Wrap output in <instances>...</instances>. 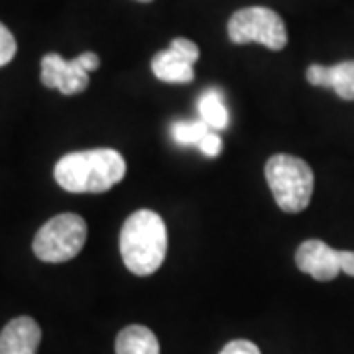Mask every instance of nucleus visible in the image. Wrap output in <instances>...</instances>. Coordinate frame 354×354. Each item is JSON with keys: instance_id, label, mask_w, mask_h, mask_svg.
<instances>
[{"instance_id": "1", "label": "nucleus", "mask_w": 354, "mask_h": 354, "mask_svg": "<svg viewBox=\"0 0 354 354\" xmlns=\"http://www.w3.org/2000/svg\"><path fill=\"white\" fill-rule=\"evenodd\" d=\"M127 176V162L120 152L95 148L64 156L53 169L62 189L69 193H104Z\"/></svg>"}, {"instance_id": "2", "label": "nucleus", "mask_w": 354, "mask_h": 354, "mask_svg": "<svg viewBox=\"0 0 354 354\" xmlns=\"http://www.w3.org/2000/svg\"><path fill=\"white\" fill-rule=\"evenodd\" d=\"M167 254V228L162 216L142 209L128 216L120 230V256L134 276H152Z\"/></svg>"}, {"instance_id": "3", "label": "nucleus", "mask_w": 354, "mask_h": 354, "mask_svg": "<svg viewBox=\"0 0 354 354\" xmlns=\"http://www.w3.org/2000/svg\"><path fill=\"white\" fill-rule=\"evenodd\" d=\"M266 181L283 213H301L309 207L315 177L309 164L290 153H276L266 162Z\"/></svg>"}, {"instance_id": "4", "label": "nucleus", "mask_w": 354, "mask_h": 354, "mask_svg": "<svg viewBox=\"0 0 354 354\" xmlns=\"http://www.w3.org/2000/svg\"><path fill=\"white\" fill-rule=\"evenodd\" d=\"M87 242V223L73 213H64L50 218L39 228L32 250L36 258L48 264H62L73 260Z\"/></svg>"}, {"instance_id": "5", "label": "nucleus", "mask_w": 354, "mask_h": 354, "mask_svg": "<svg viewBox=\"0 0 354 354\" xmlns=\"http://www.w3.org/2000/svg\"><path fill=\"white\" fill-rule=\"evenodd\" d=\"M232 44H262L268 50L279 51L288 46V28L276 10L266 6H248L230 16L227 26Z\"/></svg>"}, {"instance_id": "6", "label": "nucleus", "mask_w": 354, "mask_h": 354, "mask_svg": "<svg viewBox=\"0 0 354 354\" xmlns=\"http://www.w3.org/2000/svg\"><path fill=\"white\" fill-rule=\"evenodd\" d=\"M41 83L48 88H57L62 95H77L88 87V71L79 55L65 62L57 53H48L41 59Z\"/></svg>"}, {"instance_id": "7", "label": "nucleus", "mask_w": 354, "mask_h": 354, "mask_svg": "<svg viewBox=\"0 0 354 354\" xmlns=\"http://www.w3.org/2000/svg\"><path fill=\"white\" fill-rule=\"evenodd\" d=\"M295 264L299 272L311 276L317 281H333L341 274L339 250L330 248L327 242L305 241L295 252Z\"/></svg>"}, {"instance_id": "8", "label": "nucleus", "mask_w": 354, "mask_h": 354, "mask_svg": "<svg viewBox=\"0 0 354 354\" xmlns=\"http://www.w3.org/2000/svg\"><path fill=\"white\" fill-rule=\"evenodd\" d=\"M41 329L32 317H16L0 333V354H36Z\"/></svg>"}, {"instance_id": "9", "label": "nucleus", "mask_w": 354, "mask_h": 354, "mask_svg": "<svg viewBox=\"0 0 354 354\" xmlns=\"http://www.w3.org/2000/svg\"><path fill=\"white\" fill-rule=\"evenodd\" d=\"M193 65L187 57H183L181 53H177L174 48L156 53L152 59V71L164 83H177V85H185L195 79Z\"/></svg>"}, {"instance_id": "10", "label": "nucleus", "mask_w": 354, "mask_h": 354, "mask_svg": "<svg viewBox=\"0 0 354 354\" xmlns=\"http://www.w3.org/2000/svg\"><path fill=\"white\" fill-rule=\"evenodd\" d=\"M116 354H160V342L152 330L142 325H130L116 337Z\"/></svg>"}, {"instance_id": "11", "label": "nucleus", "mask_w": 354, "mask_h": 354, "mask_svg": "<svg viewBox=\"0 0 354 354\" xmlns=\"http://www.w3.org/2000/svg\"><path fill=\"white\" fill-rule=\"evenodd\" d=\"M197 109H199L201 120L211 130H225L228 127L227 104H225L223 95L215 88L203 93L197 102Z\"/></svg>"}, {"instance_id": "12", "label": "nucleus", "mask_w": 354, "mask_h": 354, "mask_svg": "<svg viewBox=\"0 0 354 354\" xmlns=\"http://www.w3.org/2000/svg\"><path fill=\"white\" fill-rule=\"evenodd\" d=\"M330 67H333V91L344 101H354V62H341Z\"/></svg>"}, {"instance_id": "13", "label": "nucleus", "mask_w": 354, "mask_h": 354, "mask_svg": "<svg viewBox=\"0 0 354 354\" xmlns=\"http://www.w3.org/2000/svg\"><path fill=\"white\" fill-rule=\"evenodd\" d=\"M211 132L203 120H191V122H177L171 128L174 140L181 146H199L201 140Z\"/></svg>"}, {"instance_id": "14", "label": "nucleus", "mask_w": 354, "mask_h": 354, "mask_svg": "<svg viewBox=\"0 0 354 354\" xmlns=\"http://www.w3.org/2000/svg\"><path fill=\"white\" fill-rule=\"evenodd\" d=\"M16 51H18V46H16L12 32L0 22V67H4V65L12 62Z\"/></svg>"}, {"instance_id": "15", "label": "nucleus", "mask_w": 354, "mask_h": 354, "mask_svg": "<svg viewBox=\"0 0 354 354\" xmlns=\"http://www.w3.org/2000/svg\"><path fill=\"white\" fill-rule=\"evenodd\" d=\"M305 77H307V81H309L311 85H315V87L333 88V67L319 64L309 65Z\"/></svg>"}, {"instance_id": "16", "label": "nucleus", "mask_w": 354, "mask_h": 354, "mask_svg": "<svg viewBox=\"0 0 354 354\" xmlns=\"http://www.w3.org/2000/svg\"><path fill=\"white\" fill-rule=\"evenodd\" d=\"M169 48H174L177 53H181L183 57H187L191 64H195V62L199 59V48H197V44H193L191 39H185V38L171 39Z\"/></svg>"}, {"instance_id": "17", "label": "nucleus", "mask_w": 354, "mask_h": 354, "mask_svg": "<svg viewBox=\"0 0 354 354\" xmlns=\"http://www.w3.org/2000/svg\"><path fill=\"white\" fill-rule=\"evenodd\" d=\"M197 148H199L205 156H209V158H216V156L221 153V150H223V140H221V136H218L216 132L211 130V132L201 140V144H199Z\"/></svg>"}, {"instance_id": "18", "label": "nucleus", "mask_w": 354, "mask_h": 354, "mask_svg": "<svg viewBox=\"0 0 354 354\" xmlns=\"http://www.w3.org/2000/svg\"><path fill=\"white\" fill-rule=\"evenodd\" d=\"M218 354H262L260 353V348L250 341H232L228 342L227 346L221 351Z\"/></svg>"}, {"instance_id": "19", "label": "nucleus", "mask_w": 354, "mask_h": 354, "mask_svg": "<svg viewBox=\"0 0 354 354\" xmlns=\"http://www.w3.org/2000/svg\"><path fill=\"white\" fill-rule=\"evenodd\" d=\"M339 262H341V272L354 278V252H351V250H339Z\"/></svg>"}, {"instance_id": "20", "label": "nucleus", "mask_w": 354, "mask_h": 354, "mask_svg": "<svg viewBox=\"0 0 354 354\" xmlns=\"http://www.w3.org/2000/svg\"><path fill=\"white\" fill-rule=\"evenodd\" d=\"M138 2H152V0H138Z\"/></svg>"}]
</instances>
